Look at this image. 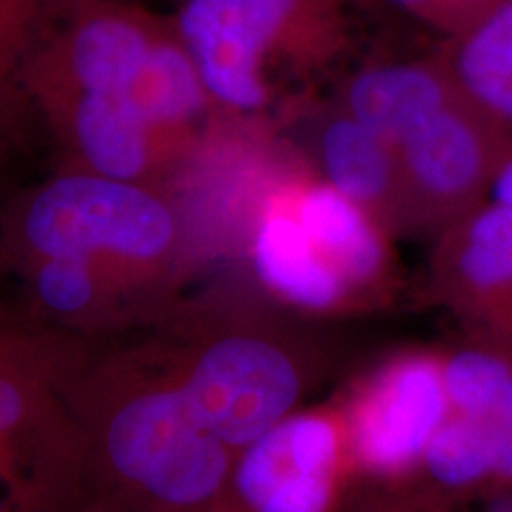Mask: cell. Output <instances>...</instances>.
I'll list each match as a JSON object with an SVG mask.
<instances>
[{"label": "cell", "instance_id": "cell-20", "mask_svg": "<svg viewBox=\"0 0 512 512\" xmlns=\"http://www.w3.org/2000/svg\"><path fill=\"white\" fill-rule=\"evenodd\" d=\"M456 503H444L437 498L422 496L411 489H375L363 501H356L349 512H453Z\"/></svg>", "mask_w": 512, "mask_h": 512}, {"label": "cell", "instance_id": "cell-7", "mask_svg": "<svg viewBox=\"0 0 512 512\" xmlns=\"http://www.w3.org/2000/svg\"><path fill=\"white\" fill-rule=\"evenodd\" d=\"M339 403L356 479L375 489H408L427 446L451 415L444 351H396L358 377Z\"/></svg>", "mask_w": 512, "mask_h": 512}, {"label": "cell", "instance_id": "cell-21", "mask_svg": "<svg viewBox=\"0 0 512 512\" xmlns=\"http://www.w3.org/2000/svg\"><path fill=\"white\" fill-rule=\"evenodd\" d=\"M489 200L512 207V150L505 155L501 169H498L494 185H491Z\"/></svg>", "mask_w": 512, "mask_h": 512}, {"label": "cell", "instance_id": "cell-8", "mask_svg": "<svg viewBox=\"0 0 512 512\" xmlns=\"http://www.w3.org/2000/svg\"><path fill=\"white\" fill-rule=\"evenodd\" d=\"M354 479L342 403L299 408L238 451L230 503L240 512H344Z\"/></svg>", "mask_w": 512, "mask_h": 512}, {"label": "cell", "instance_id": "cell-19", "mask_svg": "<svg viewBox=\"0 0 512 512\" xmlns=\"http://www.w3.org/2000/svg\"><path fill=\"white\" fill-rule=\"evenodd\" d=\"M444 38H456L494 12L503 0H389Z\"/></svg>", "mask_w": 512, "mask_h": 512}, {"label": "cell", "instance_id": "cell-5", "mask_svg": "<svg viewBox=\"0 0 512 512\" xmlns=\"http://www.w3.org/2000/svg\"><path fill=\"white\" fill-rule=\"evenodd\" d=\"M74 441L60 339L0 297V512H60Z\"/></svg>", "mask_w": 512, "mask_h": 512}, {"label": "cell", "instance_id": "cell-9", "mask_svg": "<svg viewBox=\"0 0 512 512\" xmlns=\"http://www.w3.org/2000/svg\"><path fill=\"white\" fill-rule=\"evenodd\" d=\"M413 233L441 230L489 202L512 150V131L465 93L427 117L396 145Z\"/></svg>", "mask_w": 512, "mask_h": 512}, {"label": "cell", "instance_id": "cell-1", "mask_svg": "<svg viewBox=\"0 0 512 512\" xmlns=\"http://www.w3.org/2000/svg\"><path fill=\"white\" fill-rule=\"evenodd\" d=\"M24 93H107L128 98L176 147L204 131L214 112L174 17L124 0H76L24 64Z\"/></svg>", "mask_w": 512, "mask_h": 512}, {"label": "cell", "instance_id": "cell-11", "mask_svg": "<svg viewBox=\"0 0 512 512\" xmlns=\"http://www.w3.org/2000/svg\"><path fill=\"white\" fill-rule=\"evenodd\" d=\"M292 169L285 166L275 176L247 233V256L256 280L280 304L309 316H342L363 309L361 299L320 254L294 214L287 195Z\"/></svg>", "mask_w": 512, "mask_h": 512}, {"label": "cell", "instance_id": "cell-17", "mask_svg": "<svg viewBox=\"0 0 512 512\" xmlns=\"http://www.w3.org/2000/svg\"><path fill=\"white\" fill-rule=\"evenodd\" d=\"M76 0H0V95L22 91L19 76L50 27Z\"/></svg>", "mask_w": 512, "mask_h": 512}, {"label": "cell", "instance_id": "cell-10", "mask_svg": "<svg viewBox=\"0 0 512 512\" xmlns=\"http://www.w3.org/2000/svg\"><path fill=\"white\" fill-rule=\"evenodd\" d=\"M430 297L465 339L512 356V207H482L434 235Z\"/></svg>", "mask_w": 512, "mask_h": 512}, {"label": "cell", "instance_id": "cell-13", "mask_svg": "<svg viewBox=\"0 0 512 512\" xmlns=\"http://www.w3.org/2000/svg\"><path fill=\"white\" fill-rule=\"evenodd\" d=\"M311 169L392 235L413 233L399 150L335 100L309 119Z\"/></svg>", "mask_w": 512, "mask_h": 512}, {"label": "cell", "instance_id": "cell-3", "mask_svg": "<svg viewBox=\"0 0 512 512\" xmlns=\"http://www.w3.org/2000/svg\"><path fill=\"white\" fill-rule=\"evenodd\" d=\"M183 233L181 209L164 188L62 166L10 197L0 219V273L76 254L143 285L183 247Z\"/></svg>", "mask_w": 512, "mask_h": 512}, {"label": "cell", "instance_id": "cell-15", "mask_svg": "<svg viewBox=\"0 0 512 512\" xmlns=\"http://www.w3.org/2000/svg\"><path fill=\"white\" fill-rule=\"evenodd\" d=\"M17 275L29 304L22 309L38 323L88 325L105 320L117 292L131 290L121 275L88 256L60 254L27 261L0 273Z\"/></svg>", "mask_w": 512, "mask_h": 512}, {"label": "cell", "instance_id": "cell-2", "mask_svg": "<svg viewBox=\"0 0 512 512\" xmlns=\"http://www.w3.org/2000/svg\"><path fill=\"white\" fill-rule=\"evenodd\" d=\"M88 408L105 475L147 512H214L228 503L238 453L195 413L174 366H121Z\"/></svg>", "mask_w": 512, "mask_h": 512}, {"label": "cell", "instance_id": "cell-16", "mask_svg": "<svg viewBox=\"0 0 512 512\" xmlns=\"http://www.w3.org/2000/svg\"><path fill=\"white\" fill-rule=\"evenodd\" d=\"M439 50L467 98L512 131V0Z\"/></svg>", "mask_w": 512, "mask_h": 512}, {"label": "cell", "instance_id": "cell-18", "mask_svg": "<svg viewBox=\"0 0 512 512\" xmlns=\"http://www.w3.org/2000/svg\"><path fill=\"white\" fill-rule=\"evenodd\" d=\"M38 117L24 91L0 95V219L19 188V162L27 157Z\"/></svg>", "mask_w": 512, "mask_h": 512}, {"label": "cell", "instance_id": "cell-12", "mask_svg": "<svg viewBox=\"0 0 512 512\" xmlns=\"http://www.w3.org/2000/svg\"><path fill=\"white\" fill-rule=\"evenodd\" d=\"M287 195L313 245L347 280L363 309L382 302L394 287V235L306 164L290 171Z\"/></svg>", "mask_w": 512, "mask_h": 512}, {"label": "cell", "instance_id": "cell-14", "mask_svg": "<svg viewBox=\"0 0 512 512\" xmlns=\"http://www.w3.org/2000/svg\"><path fill=\"white\" fill-rule=\"evenodd\" d=\"M460 93L463 88L437 48L418 60L380 62L358 69L342 86L337 102L389 143L399 145L415 126Z\"/></svg>", "mask_w": 512, "mask_h": 512}, {"label": "cell", "instance_id": "cell-6", "mask_svg": "<svg viewBox=\"0 0 512 512\" xmlns=\"http://www.w3.org/2000/svg\"><path fill=\"white\" fill-rule=\"evenodd\" d=\"M171 366L207 430L235 453L299 411L316 382L304 344L249 325L209 332Z\"/></svg>", "mask_w": 512, "mask_h": 512}, {"label": "cell", "instance_id": "cell-4", "mask_svg": "<svg viewBox=\"0 0 512 512\" xmlns=\"http://www.w3.org/2000/svg\"><path fill=\"white\" fill-rule=\"evenodd\" d=\"M351 0H183L178 36L216 112L252 119L271 102L273 64L311 72L349 46Z\"/></svg>", "mask_w": 512, "mask_h": 512}]
</instances>
